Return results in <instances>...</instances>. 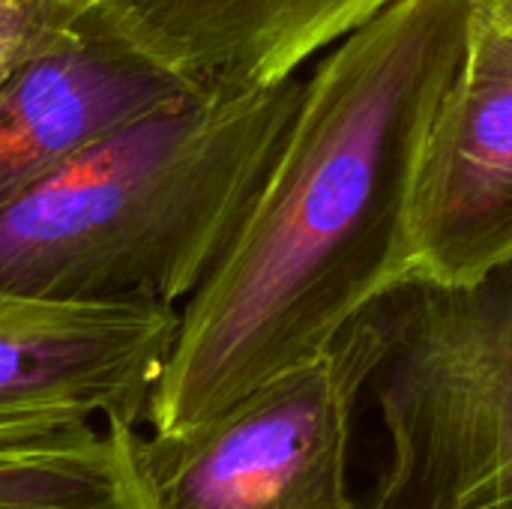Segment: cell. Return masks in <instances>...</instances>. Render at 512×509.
<instances>
[{"mask_svg":"<svg viewBox=\"0 0 512 509\" xmlns=\"http://www.w3.org/2000/svg\"><path fill=\"white\" fill-rule=\"evenodd\" d=\"M468 18L471 0H396L303 69L249 213L180 306L147 399L150 435L201 426L411 285L414 165Z\"/></svg>","mask_w":512,"mask_h":509,"instance_id":"1","label":"cell"},{"mask_svg":"<svg viewBox=\"0 0 512 509\" xmlns=\"http://www.w3.org/2000/svg\"><path fill=\"white\" fill-rule=\"evenodd\" d=\"M387 324V462L360 509H512V258L465 288L393 294Z\"/></svg>","mask_w":512,"mask_h":509,"instance_id":"3","label":"cell"},{"mask_svg":"<svg viewBox=\"0 0 512 509\" xmlns=\"http://www.w3.org/2000/svg\"><path fill=\"white\" fill-rule=\"evenodd\" d=\"M75 18L192 93L300 75L396 0H66Z\"/></svg>","mask_w":512,"mask_h":509,"instance_id":"7","label":"cell"},{"mask_svg":"<svg viewBox=\"0 0 512 509\" xmlns=\"http://www.w3.org/2000/svg\"><path fill=\"white\" fill-rule=\"evenodd\" d=\"M75 15L66 0H0V27L36 18H66Z\"/></svg>","mask_w":512,"mask_h":509,"instance_id":"11","label":"cell"},{"mask_svg":"<svg viewBox=\"0 0 512 509\" xmlns=\"http://www.w3.org/2000/svg\"><path fill=\"white\" fill-rule=\"evenodd\" d=\"M186 93L150 60L72 18L0 90V210L114 129Z\"/></svg>","mask_w":512,"mask_h":509,"instance_id":"8","label":"cell"},{"mask_svg":"<svg viewBox=\"0 0 512 509\" xmlns=\"http://www.w3.org/2000/svg\"><path fill=\"white\" fill-rule=\"evenodd\" d=\"M471 9L512 39V0H471Z\"/></svg>","mask_w":512,"mask_h":509,"instance_id":"12","label":"cell"},{"mask_svg":"<svg viewBox=\"0 0 512 509\" xmlns=\"http://www.w3.org/2000/svg\"><path fill=\"white\" fill-rule=\"evenodd\" d=\"M180 309L0 288V447L144 423Z\"/></svg>","mask_w":512,"mask_h":509,"instance_id":"6","label":"cell"},{"mask_svg":"<svg viewBox=\"0 0 512 509\" xmlns=\"http://www.w3.org/2000/svg\"><path fill=\"white\" fill-rule=\"evenodd\" d=\"M300 84L186 93L78 153L0 210V288L180 309L249 213Z\"/></svg>","mask_w":512,"mask_h":509,"instance_id":"2","label":"cell"},{"mask_svg":"<svg viewBox=\"0 0 512 509\" xmlns=\"http://www.w3.org/2000/svg\"><path fill=\"white\" fill-rule=\"evenodd\" d=\"M75 15L66 18H36V21H18L0 27V90L12 78V72L36 51L42 48L63 24H69Z\"/></svg>","mask_w":512,"mask_h":509,"instance_id":"10","label":"cell"},{"mask_svg":"<svg viewBox=\"0 0 512 509\" xmlns=\"http://www.w3.org/2000/svg\"><path fill=\"white\" fill-rule=\"evenodd\" d=\"M387 303L201 426L141 435L159 509H360L348 492L351 426L387 354Z\"/></svg>","mask_w":512,"mask_h":509,"instance_id":"4","label":"cell"},{"mask_svg":"<svg viewBox=\"0 0 512 509\" xmlns=\"http://www.w3.org/2000/svg\"><path fill=\"white\" fill-rule=\"evenodd\" d=\"M512 258V39L474 9L408 201L411 285L465 288Z\"/></svg>","mask_w":512,"mask_h":509,"instance_id":"5","label":"cell"},{"mask_svg":"<svg viewBox=\"0 0 512 509\" xmlns=\"http://www.w3.org/2000/svg\"><path fill=\"white\" fill-rule=\"evenodd\" d=\"M0 509H159L138 426L108 420L0 447Z\"/></svg>","mask_w":512,"mask_h":509,"instance_id":"9","label":"cell"}]
</instances>
